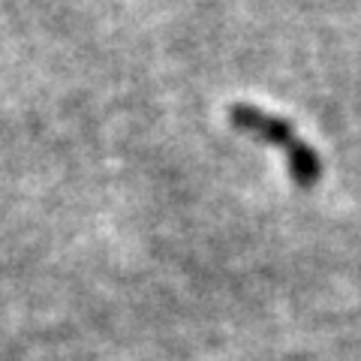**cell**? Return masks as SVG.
Returning <instances> with one entry per match:
<instances>
[{"label":"cell","instance_id":"6da1fadb","mask_svg":"<svg viewBox=\"0 0 361 361\" xmlns=\"http://www.w3.org/2000/svg\"><path fill=\"white\" fill-rule=\"evenodd\" d=\"M229 121L238 130H247L250 135H256V139H265V142L274 145V148L283 151L298 184H313V180H319V172H322L319 154L301 139L289 121H283L280 115H271V111L259 109V106H250V103H232Z\"/></svg>","mask_w":361,"mask_h":361}]
</instances>
